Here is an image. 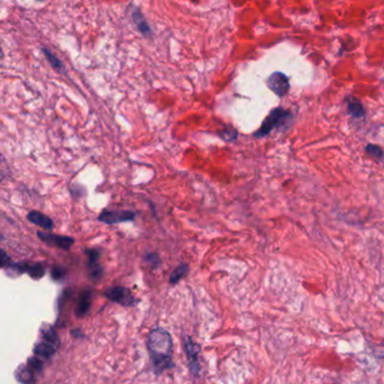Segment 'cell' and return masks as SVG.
<instances>
[{
  "label": "cell",
  "mask_w": 384,
  "mask_h": 384,
  "mask_svg": "<svg viewBox=\"0 0 384 384\" xmlns=\"http://www.w3.org/2000/svg\"><path fill=\"white\" fill-rule=\"evenodd\" d=\"M146 345L155 372L160 374L165 370L173 367L172 338L168 330L163 328L153 329L147 336Z\"/></svg>",
  "instance_id": "1"
},
{
  "label": "cell",
  "mask_w": 384,
  "mask_h": 384,
  "mask_svg": "<svg viewBox=\"0 0 384 384\" xmlns=\"http://www.w3.org/2000/svg\"><path fill=\"white\" fill-rule=\"evenodd\" d=\"M292 119L291 112L283 108H276L270 112V115L263 122L262 126L254 134L255 137H264L271 133L276 127H281Z\"/></svg>",
  "instance_id": "2"
},
{
  "label": "cell",
  "mask_w": 384,
  "mask_h": 384,
  "mask_svg": "<svg viewBox=\"0 0 384 384\" xmlns=\"http://www.w3.org/2000/svg\"><path fill=\"white\" fill-rule=\"evenodd\" d=\"M105 297L112 301V302L124 305V307H133L138 302V300L134 297L131 290L124 287L108 288L105 291Z\"/></svg>",
  "instance_id": "3"
},
{
  "label": "cell",
  "mask_w": 384,
  "mask_h": 384,
  "mask_svg": "<svg viewBox=\"0 0 384 384\" xmlns=\"http://www.w3.org/2000/svg\"><path fill=\"white\" fill-rule=\"evenodd\" d=\"M183 344L186 357H188L190 371L192 374L198 376L200 373V363L198 356L201 352V346L197 344V342H195L191 338H189V337H185Z\"/></svg>",
  "instance_id": "4"
},
{
  "label": "cell",
  "mask_w": 384,
  "mask_h": 384,
  "mask_svg": "<svg viewBox=\"0 0 384 384\" xmlns=\"http://www.w3.org/2000/svg\"><path fill=\"white\" fill-rule=\"evenodd\" d=\"M267 86L279 97L287 95L290 89L288 76L281 73V72H276V73L270 75L267 79Z\"/></svg>",
  "instance_id": "5"
},
{
  "label": "cell",
  "mask_w": 384,
  "mask_h": 384,
  "mask_svg": "<svg viewBox=\"0 0 384 384\" xmlns=\"http://www.w3.org/2000/svg\"><path fill=\"white\" fill-rule=\"evenodd\" d=\"M136 217V214L132 211H109L105 210L102 211L99 218L100 221L105 222V224L108 225H112V224H118V222H125V221H131L134 220V218Z\"/></svg>",
  "instance_id": "6"
},
{
  "label": "cell",
  "mask_w": 384,
  "mask_h": 384,
  "mask_svg": "<svg viewBox=\"0 0 384 384\" xmlns=\"http://www.w3.org/2000/svg\"><path fill=\"white\" fill-rule=\"evenodd\" d=\"M39 237L45 242L48 245L56 246L63 250H69V248L73 245L74 240L67 236H59V235H52V234H43V233H39Z\"/></svg>",
  "instance_id": "7"
},
{
  "label": "cell",
  "mask_w": 384,
  "mask_h": 384,
  "mask_svg": "<svg viewBox=\"0 0 384 384\" xmlns=\"http://www.w3.org/2000/svg\"><path fill=\"white\" fill-rule=\"evenodd\" d=\"M14 267L19 273L27 272L30 276V278H33L35 280H40L45 274V267L43 264H41V263H35V264L20 263V264H17V265H14Z\"/></svg>",
  "instance_id": "8"
},
{
  "label": "cell",
  "mask_w": 384,
  "mask_h": 384,
  "mask_svg": "<svg viewBox=\"0 0 384 384\" xmlns=\"http://www.w3.org/2000/svg\"><path fill=\"white\" fill-rule=\"evenodd\" d=\"M92 302V292L90 289L84 290L79 295V300H78L76 308H75V315L76 317H85L88 314Z\"/></svg>",
  "instance_id": "9"
},
{
  "label": "cell",
  "mask_w": 384,
  "mask_h": 384,
  "mask_svg": "<svg viewBox=\"0 0 384 384\" xmlns=\"http://www.w3.org/2000/svg\"><path fill=\"white\" fill-rule=\"evenodd\" d=\"M27 219L30 222H33V224L44 228V229H52V227H53V221L48 216L42 214V212L30 211L27 215Z\"/></svg>",
  "instance_id": "10"
},
{
  "label": "cell",
  "mask_w": 384,
  "mask_h": 384,
  "mask_svg": "<svg viewBox=\"0 0 384 384\" xmlns=\"http://www.w3.org/2000/svg\"><path fill=\"white\" fill-rule=\"evenodd\" d=\"M88 256H89V266L91 268V277L92 279L98 280L102 276V268L98 264V259H99V252L97 250H90L87 251Z\"/></svg>",
  "instance_id": "11"
},
{
  "label": "cell",
  "mask_w": 384,
  "mask_h": 384,
  "mask_svg": "<svg viewBox=\"0 0 384 384\" xmlns=\"http://www.w3.org/2000/svg\"><path fill=\"white\" fill-rule=\"evenodd\" d=\"M42 336H43V338L46 340V342H49V344L53 345L54 347H56V349H58V347L60 346L59 336H58V334L55 333V330L52 328L51 326L43 325Z\"/></svg>",
  "instance_id": "12"
},
{
  "label": "cell",
  "mask_w": 384,
  "mask_h": 384,
  "mask_svg": "<svg viewBox=\"0 0 384 384\" xmlns=\"http://www.w3.org/2000/svg\"><path fill=\"white\" fill-rule=\"evenodd\" d=\"M347 100H349L347 105H349V110L352 116H354L356 118H361L365 116V109L364 107H363L360 100H357L353 97H350Z\"/></svg>",
  "instance_id": "13"
},
{
  "label": "cell",
  "mask_w": 384,
  "mask_h": 384,
  "mask_svg": "<svg viewBox=\"0 0 384 384\" xmlns=\"http://www.w3.org/2000/svg\"><path fill=\"white\" fill-rule=\"evenodd\" d=\"M56 351V347H54L53 345L49 344V342H40V344L36 345L34 347V353L37 355H41L45 357V359H49V357H51L52 355L54 354Z\"/></svg>",
  "instance_id": "14"
},
{
  "label": "cell",
  "mask_w": 384,
  "mask_h": 384,
  "mask_svg": "<svg viewBox=\"0 0 384 384\" xmlns=\"http://www.w3.org/2000/svg\"><path fill=\"white\" fill-rule=\"evenodd\" d=\"M42 52L46 60L49 61V63L52 65L53 69H55L59 72H64L63 63H62L60 59H58V56H56L53 52H51L49 49H42Z\"/></svg>",
  "instance_id": "15"
},
{
  "label": "cell",
  "mask_w": 384,
  "mask_h": 384,
  "mask_svg": "<svg viewBox=\"0 0 384 384\" xmlns=\"http://www.w3.org/2000/svg\"><path fill=\"white\" fill-rule=\"evenodd\" d=\"M16 377L19 382L24 384H32L33 383V373L32 368L29 366H20L16 372Z\"/></svg>",
  "instance_id": "16"
},
{
  "label": "cell",
  "mask_w": 384,
  "mask_h": 384,
  "mask_svg": "<svg viewBox=\"0 0 384 384\" xmlns=\"http://www.w3.org/2000/svg\"><path fill=\"white\" fill-rule=\"evenodd\" d=\"M186 273H188V265H186V264H181L180 266L176 267L173 271L172 276H171L170 278V283L171 284L178 283Z\"/></svg>",
  "instance_id": "17"
},
{
  "label": "cell",
  "mask_w": 384,
  "mask_h": 384,
  "mask_svg": "<svg viewBox=\"0 0 384 384\" xmlns=\"http://www.w3.org/2000/svg\"><path fill=\"white\" fill-rule=\"evenodd\" d=\"M133 18L135 20V23H136L137 27L142 30L143 33H147L148 32V25L145 23V20L143 18V16L141 14H139V12L133 14Z\"/></svg>",
  "instance_id": "18"
},
{
  "label": "cell",
  "mask_w": 384,
  "mask_h": 384,
  "mask_svg": "<svg viewBox=\"0 0 384 384\" xmlns=\"http://www.w3.org/2000/svg\"><path fill=\"white\" fill-rule=\"evenodd\" d=\"M366 152L368 154H370V155H372V157L376 158V159L383 158V154H384L383 150L381 149V147L376 146V145H372V144L367 145V146H366Z\"/></svg>",
  "instance_id": "19"
},
{
  "label": "cell",
  "mask_w": 384,
  "mask_h": 384,
  "mask_svg": "<svg viewBox=\"0 0 384 384\" xmlns=\"http://www.w3.org/2000/svg\"><path fill=\"white\" fill-rule=\"evenodd\" d=\"M28 366L35 371H41L43 367V362L37 357H30L28 361Z\"/></svg>",
  "instance_id": "20"
},
{
  "label": "cell",
  "mask_w": 384,
  "mask_h": 384,
  "mask_svg": "<svg viewBox=\"0 0 384 384\" xmlns=\"http://www.w3.org/2000/svg\"><path fill=\"white\" fill-rule=\"evenodd\" d=\"M9 263H10V258L8 256V254L0 248V268L7 267L8 265H10Z\"/></svg>",
  "instance_id": "21"
},
{
  "label": "cell",
  "mask_w": 384,
  "mask_h": 384,
  "mask_svg": "<svg viewBox=\"0 0 384 384\" xmlns=\"http://www.w3.org/2000/svg\"><path fill=\"white\" fill-rule=\"evenodd\" d=\"M220 136L226 139V141H234L237 137V132L234 129H228V131L220 132Z\"/></svg>",
  "instance_id": "22"
},
{
  "label": "cell",
  "mask_w": 384,
  "mask_h": 384,
  "mask_svg": "<svg viewBox=\"0 0 384 384\" xmlns=\"http://www.w3.org/2000/svg\"><path fill=\"white\" fill-rule=\"evenodd\" d=\"M146 261H147V263H149L150 265H152L153 267H157V265L160 263L158 254H148V255L146 256Z\"/></svg>",
  "instance_id": "23"
},
{
  "label": "cell",
  "mask_w": 384,
  "mask_h": 384,
  "mask_svg": "<svg viewBox=\"0 0 384 384\" xmlns=\"http://www.w3.org/2000/svg\"><path fill=\"white\" fill-rule=\"evenodd\" d=\"M63 276H64V272L62 268L54 267L53 270H52V278H53L54 280H60L63 278Z\"/></svg>",
  "instance_id": "24"
},
{
  "label": "cell",
  "mask_w": 384,
  "mask_h": 384,
  "mask_svg": "<svg viewBox=\"0 0 384 384\" xmlns=\"http://www.w3.org/2000/svg\"><path fill=\"white\" fill-rule=\"evenodd\" d=\"M4 59V51L2 49V46H0V60Z\"/></svg>",
  "instance_id": "25"
},
{
  "label": "cell",
  "mask_w": 384,
  "mask_h": 384,
  "mask_svg": "<svg viewBox=\"0 0 384 384\" xmlns=\"http://www.w3.org/2000/svg\"><path fill=\"white\" fill-rule=\"evenodd\" d=\"M37 2H44V0H37Z\"/></svg>",
  "instance_id": "26"
},
{
  "label": "cell",
  "mask_w": 384,
  "mask_h": 384,
  "mask_svg": "<svg viewBox=\"0 0 384 384\" xmlns=\"http://www.w3.org/2000/svg\"><path fill=\"white\" fill-rule=\"evenodd\" d=\"M0 180H2V176H0Z\"/></svg>",
  "instance_id": "27"
},
{
  "label": "cell",
  "mask_w": 384,
  "mask_h": 384,
  "mask_svg": "<svg viewBox=\"0 0 384 384\" xmlns=\"http://www.w3.org/2000/svg\"><path fill=\"white\" fill-rule=\"evenodd\" d=\"M0 160H2V158H0Z\"/></svg>",
  "instance_id": "28"
}]
</instances>
